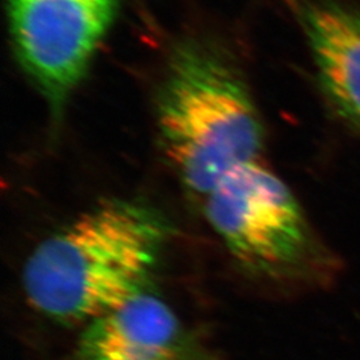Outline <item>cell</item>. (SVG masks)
<instances>
[{"label":"cell","instance_id":"5","mask_svg":"<svg viewBox=\"0 0 360 360\" xmlns=\"http://www.w3.org/2000/svg\"><path fill=\"white\" fill-rule=\"evenodd\" d=\"M309 44L323 94L335 112L360 129V3L287 0Z\"/></svg>","mask_w":360,"mask_h":360},{"label":"cell","instance_id":"6","mask_svg":"<svg viewBox=\"0 0 360 360\" xmlns=\"http://www.w3.org/2000/svg\"><path fill=\"white\" fill-rule=\"evenodd\" d=\"M74 360H193L178 316L147 291L87 323Z\"/></svg>","mask_w":360,"mask_h":360},{"label":"cell","instance_id":"4","mask_svg":"<svg viewBox=\"0 0 360 360\" xmlns=\"http://www.w3.org/2000/svg\"><path fill=\"white\" fill-rule=\"evenodd\" d=\"M119 0H8L15 56L47 104L52 129L89 72Z\"/></svg>","mask_w":360,"mask_h":360},{"label":"cell","instance_id":"3","mask_svg":"<svg viewBox=\"0 0 360 360\" xmlns=\"http://www.w3.org/2000/svg\"><path fill=\"white\" fill-rule=\"evenodd\" d=\"M203 202L211 229L245 270L282 278L309 262L314 239L303 210L259 160L235 168Z\"/></svg>","mask_w":360,"mask_h":360},{"label":"cell","instance_id":"2","mask_svg":"<svg viewBox=\"0 0 360 360\" xmlns=\"http://www.w3.org/2000/svg\"><path fill=\"white\" fill-rule=\"evenodd\" d=\"M162 153L183 187L205 199L235 168L257 162L263 126L245 79L212 46L188 39L168 56L156 101Z\"/></svg>","mask_w":360,"mask_h":360},{"label":"cell","instance_id":"1","mask_svg":"<svg viewBox=\"0 0 360 360\" xmlns=\"http://www.w3.org/2000/svg\"><path fill=\"white\" fill-rule=\"evenodd\" d=\"M172 231L169 220L142 200H102L27 257L26 299L53 322L86 326L150 291Z\"/></svg>","mask_w":360,"mask_h":360}]
</instances>
